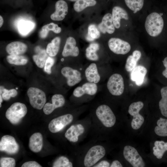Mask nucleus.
Listing matches in <instances>:
<instances>
[{"label": "nucleus", "instance_id": "38", "mask_svg": "<svg viewBox=\"0 0 167 167\" xmlns=\"http://www.w3.org/2000/svg\"><path fill=\"white\" fill-rule=\"evenodd\" d=\"M15 166V161L13 158L4 157L0 158V167H14Z\"/></svg>", "mask_w": 167, "mask_h": 167}, {"label": "nucleus", "instance_id": "17", "mask_svg": "<svg viewBox=\"0 0 167 167\" xmlns=\"http://www.w3.org/2000/svg\"><path fill=\"white\" fill-rule=\"evenodd\" d=\"M79 49L76 46L75 40L72 37H68L66 40L62 53V56L64 57H76L79 55Z\"/></svg>", "mask_w": 167, "mask_h": 167}, {"label": "nucleus", "instance_id": "6", "mask_svg": "<svg viewBox=\"0 0 167 167\" xmlns=\"http://www.w3.org/2000/svg\"><path fill=\"white\" fill-rule=\"evenodd\" d=\"M27 93L30 103L33 108L40 110L44 107L46 102L44 92L37 88L31 87L28 89Z\"/></svg>", "mask_w": 167, "mask_h": 167}, {"label": "nucleus", "instance_id": "7", "mask_svg": "<svg viewBox=\"0 0 167 167\" xmlns=\"http://www.w3.org/2000/svg\"><path fill=\"white\" fill-rule=\"evenodd\" d=\"M143 105L142 102L139 101L132 103L129 107L128 113L133 117L131 122V126L133 129L137 130L139 129L144 122V118L139 113Z\"/></svg>", "mask_w": 167, "mask_h": 167}, {"label": "nucleus", "instance_id": "2", "mask_svg": "<svg viewBox=\"0 0 167 167\" xmlns=\"http://www.w3.org/2000/svg\"><path fill=\"white\" fill-rule=\"evenodd\" d=\"M95 113L96 117L105 126L111 127L115 124L116 117L109 106L105 104L99 105Z\"/></svg>", "mask_w": 167, "mask_h": 167}, {"label": "nucleus", "instance_id": "5", "mask_svg": "<svg viewBox=\"0 0 167 167\" xmlns=\"http://www.w3.org/2000/svg\"><path fill=\"white\" fill-rule=\"evenodd\" d=\"M107 88L112 95L119 96L122 94L124 89V80L122 76L118 73H114L109 78Z\"/></svg>", "mask_w": 167, "mask_h": 167}, {"label": "nucleus", "instance_id": "46", "mask_svg": "<svg viewBox=\"0 0 167 167\" xmlns=\"http://www.w3.org/2000/svg\"><path fill=\"white\" fill-rule=\"evenodd\" d=\"M4 20L3 18L1 15H0V27L1 28L3 24Z\"/></svg>", "mask_w": 167, "mask_h": 167}, {"label": "nucleus", "instance_id": "13", "mask_svg": "<svg viewBox=\"0 0 167 167\" xmlns=\"http://www.w3.org/2000/svg\"><path fill=\"white\" fill-rule=\"evenodd\" d=\"M98 90L97 84L87 81L76 87L74 89L73 94L76 98H80L85 95L93 96L96 94Z\"/></svg>", "mask_w": 167, "mask_h": 167}, {"label": "nucleus", "instance_id": "1", "mask_svg": "<svg viewBox=\"0 0 167 167\" xmlns=\"http://www.w3.org/2000/svg\"><path fill=\"white\" fill-rule=\"evenodd\" d=\"M164 25L162 17L156 12H153L149 14L145 23V28L147 33L153 37L157 36L161 34Z\"/></svg>", "mask_w": 167, "mask_h": 167}, {"label": "nucleus", "instance_id": "15", "mask_svg": "<svg viewBox=\"0 0 167 167\" xmlns=\"http://www.w3.org/2000/svg\"><path fill=\"white\" fill-rule=\"evenodd\" d=\"M52 103H47L44 105L43 111L44 113L49 115L56 109L63 106L65 104V100L63 96L61 94H55L52 97Z\"/></svg>", "mask_w": 167, "mask_h": 167}, {"label": "nucleus", "instance_id": "43", "mask_svg": "<svg viewBox=\"0 0 167 167\" xmlns=\"http://www.w3.org/2000/svg\"><path fill=\"white\" fill-rule=\"evenodd\" d=\"M132 55L138 61L141 58V53L139 50H135L133 52Z\"/></svg>", "mask_w": 167, "mask_h": 167}, {"label": "nucleus", "instance_id": "8", "mask_svg": "<svg viewBox=\"0 0 167 167\" xmlns=\"http://www.w3.org/2000/svg\"><path fill=\"white\" fill-rule=\"evenodd\" d=\"M123 155L125 159L134 167H144L145 164L142 158L134 147L126 145L124 147Z\"/></svg>", "mask_w": 167, "mask_h": 167}, {"label": "nucleus", "instance_id": "24", "mask_svg": "<svg viewBox=\"0 0 167 167\" xmlns=\"http://www.w3.org/2000/svg\"><path fill=\"white\" fill-rule=\"evenodd\" d=\"M99 44L96 43L90 44L85 50V56L86 58L91 61H97L99 57L97 52L99 49Z\"/></svg>", "mask_w": 167, "mask_h": 167}, {"label": "nucleus", "instance_id": "23", "mask_svg": "<svg viewBox=\"0 0 167 167\" xmlns=\"http://www.w3.org/2000/svg\"><path fill=\"white\" fill-rule=\"evenodd\" d=\"M43 143L42 134L39 132L35 133L33 134L29 138V147L32 152L37 153L41 150Z\"/></svg>", "mask_w": 167, "mask_h": 167}, {"label": "nucleus", "instance_id": "20", "mask_svg": "<svg viewBox=\"0 0 167 167\" xmlns=\"http://www.w3.org/2000/svg\"><path fill=\"white\" fill-rule=\"evenodd\" d=\"M98 28L103 33L107 32L109 34H112L114 32L115 28L113 22L111 14L107 13L104 16L101 22L98 25Z\"/></svg>", "mask_w": 167, "mask_h": 167}, {"label": "nucleus", "instance_id": "44", "mask_svg": "<svg viewBox=\"0 0 167 167\" xmlns=\"http://www.w3.org/2000/svg\"><path fill=\"white\" fill-rule=\"evenodd\" d=\"M163 65L165 68L162 73V75L167 78V57L165 58L163 61Z\"/></svg>", "mask_w": 167, "mask_h": 167}, {"label": "nucleus", "instance_id": "28", "mask_svg": "<svg viewBox=\"0 0 167 167\" xmlns=\"http://www.w3.org/2000/svg\"><path fill=\"white\" fill-rule=\"evenodd\" d=\"M154 144V146L153 148V154L157 158L161 159L165 152L167 151V142L156 141Z\"/></svg>", "mask_w": 167, "mask_h": 167}, {"label": "nucleus", "instance_id": "11", "mask_svg": "<svg viewBox=\"0 0 167 167\" xmlns=\"http://www.w3.org/2000/svg\"><path fill=\"white\" fill-rule=\"evenodd\" d=\"M108 44L110 50L117 54H125L131 49V46L128 42L119 38H110Z\"/></svg>", "mask_w": 167, "mask_h": 167}, {"label": "nucleus", "instance_id": "32", "mask_svg": "<svg viewBox=\"0 0 167 167\" xmlns=\"http://www.w3.org/2000/svg\"><path fill=\"white\" fill-rule=\"evenodd\" d=\"M161 99L159 103L162 114L167 118V87L162 88L161 90Z\"/></svg>", "mask_w": 167, "mask_h": 167}, {"label": "nucleus", "instance_id": "12", "mask_svg": "<svg viewBox=\"0 0 167 167\" xmlns=\"http://www.w3.org/2000/svg\"><path fill=\"white\" fill-rule=\"evenodd\" d=\"M19 146L15 138L10 135L3 136L0 141V150L10 154L17 153Z\"/></svg>", "mask_w": 167, "mask_h": 167}, {"label": "nucleus", "instance_id": "18", "mask_svg": "<svg viewBox=\"0 0 167 167\" xmlns=\"http://www.w3.org/2000/svg\"><path fill=\"white\" fill-rule=\"evenodd\" d=\"M85 131L84 126L81 124H77L71 126L66 131L65 136L71 142H77L79 136L83 134Z\"/></svg>", "mask_w": 167, "mask_h": 167}, {"label": "nucleus", "instance_id": "41", "mask_svg": "<svg viewBox=\"0 0 167 167\" xmlns=\"http://www.w3.org/2000/svg\"><path fill=\"white\" fill-rule=\"evenodd\" d=\"M42 166L35 161H29L24 163L21 167H41Z\"/></svg>", "mask_w": 167, "mask_h": 167}, {"label": "nucleus", "instance_id": "22", "mask_svg": "<svg viewBox=\"0 0 167 167\" xmlns=\"http://www.w3.org/2000/svg\"><path fill=\"white\" fill-rule=\"evenodd\" d=\"M147 72L146 68L144 66L140 65L136 66L131 71V79L135 82L136 85L140 86L143 83Z\"/></svg>", "mask_w": 167, "mask_h": 167}, {"label": "nucleus", "instance_id": "35", "mask_svg": "<svg viewBox=\"0 0 167 167\" xmlns=\"http://www.w3.org/2000/svg\"><path fill=\"white\" fill-rule=\"evenodd\" d=\"M100 36V32L96 26L94 24L90 25L88 28L86 40L88 41H92L98 39Z\"/></svg>", "mask_w": 167, "mask_h": 167}, {"label": "nucleus", "instance_id": "10", "mask_svg": "<svg viewBox=\"0 0 167 167\" xmlns=\"http://www.w3.org/2000/svg\"><path fill=\"white\" fill-rule=\"evenodd\" d=\"M61 73L66 79L67 84L69 87L74 86L82 80V73L77 69L69 66H65L61 69Z\"/></svg>", "mask_w": 167, "mask_h": 167}, {"label": "nucleus", "instance_id": "25", "mask_svg": "<svg viewBox=\"0 0 167 167\" xmlns=\"http://www.w3.org/2000/svg\"><path fill=\"white\" fill-rule=\"evenodd\" d=\"M61 41L60 37H56L47 45L46 51L49 56L53 57L57 54L59 49Z\"/></svg>", "mask_w": 167, "mask_h": 167}, {"label": "nucleus", "instance_id": "40", "mask_svg": "<svg viewBox=\"0 0 167 167\" xmlns=\"http://www.w3.org/2000/svg\"><path fill=\"white\" fill-rule=\"evenodd\" d=\"M55 60L52 57L49 56L46 59L45 65L44 70L45 72L48 74L51 73V69L54 65Z\"/></svg>", "mask_w": 167, "mask_h": 167}, {"label": "nucleus", "instance_id": "47", "mask_svg": "<svg viewBox=\"0 0 167 167\" xmlns=\"http://www.w3.org/2000/svg\"><path fill=\"white\" fill-rule=\"evenodd\" d=\"M2 96H1V94L0 95V107H1V103L2 101Z\"/></svg>", "mask_w": 167, "mask_h": 167}, {"label": "nucleus", "instance_id": "9", "mask_svg": "<svg viewBox=\"0 0 167 167\" xmlns=\"http://www.w3.org/2000/svg\"><path fill=\"white\" fill-rule=\"evenodd\" d=\"M73 119V115L70 113L65 114L54 118L51 121L49 124V129L53 133H57L71 123Z\"/></svg>", "mask_w": 167, "mask_h": 167}, {"label": "nucleus", "instance_id": "48", "mask_svg": "<svg viewBox=\"0 0 167 167\" xmlns=\"http://www.w3.org/2000/svg\"><path fill=\"white\" fill-rule=\"evenodd\" d=\"M68 0L71 1H72V2H76L78 0Z\"/></svg>", "mask_w": 167, "mask_h": 167}, {"label": "nucleus", "instance_id": "42", "mask_svg": "<svg viewBox=\"0 0 167 167\" xmlns=\"http://www.w3.org/2000/svg\"><path fill=\"white\" fill-rule=\"evenodd\" d=\"M110 163L106 161H102L94 165V167H110Z\"/></svg>", "mask_w": 167, "mask_h": 167}, {"label": "nucleus", "instance_id": "33", "mask_svg": "<svg viewBox=\"0 0 167 167\" xmlns=\"http://www.w3.org/2000/svg\"><path fill=\"white\" fill-rule=\"evenodd\" d=\"M6 59L9 63L17 65H25L28 61L26 57L20 55H9L7 56Z\"/></svg>", "mask_w": 167, "mask_h": 167}, {"label": "nucleus", "instance_id": "26", "mask_svg": "<svg viewBox=\"0 0 167 167\" xmlns=\"http://www.w3.org/2000/svg\"><path fill=\"white\" fill-rule=\"evenodd\" d=\"M61 28L54 23H51L43 26L39 33L40 37L45 39L47 36L49 31H52L55 33H59L61 31Z\"/></svg>", "mask_w": 167, "mask_h": 167}, {"label": "nucleus", "instance_id": "16", "mask_svg": "<svg viewBox=\"0 0 167 167\" xmlns=\"http://www.w3.org/2000/svg\"><path fill=\"white\" fill-rule=\"evenodd\" d=\"M55 9L54 12L50 15L51 19L57 21L63 20L68 11V6L67 3L64 0H59L55 4Z\"/></svg>", "mask_w": 167, "mask_h": 167}, {"label": "nucleus", "instance_id": "36", "mask_svg": "<svg viewBox=\"0 0 167 167\" xmlns=\"http://www.w3.org/2000/svg\"><path fill=\"white\" fill-rule=\"evenodd\" d=\"M72 163L69 161L67 157L64 156H61L54 162L53 167H72Z\"/></svg>", "mask_w": 167, "mask_h": 167}, {"label": "nucleus", "instance_id": "19", "mask_svg": "<svg viewBox=\"0 0 167 167\" xmlns=\"http://www.w3.org/2000/svg\"><path fill=\"white\" fill-rule=\"evenodd\" d=\"M111 14L113 24L115 28L117 29L120 27L122 19L128 20L129 19L128 14L126 11L119 6H116L113 8Z\"/></svg>", "mask_w": 167, "mask_h": 167}, {"label": "nucleus", "instance_id": "29", "mask_svg": "<svg viewBox=\"0 0 167 167\" xmlns=\"http://www.w3.org/2000/svg\"><path fill=\"white\" fill-rule=\"evenodd\" d=\"M35 24L30 21L22 20L18 24V28L19 33L22 36H26L34 28Z\"/></svg>", "mask_w": 167, "mask_h": 167}, {"label": "nucleus", "instance_id": "4", "mask_svg": "<svg viewBox=\"0 0 167 167\" xmlns=\"http://www.w3.org/2000/svg\"><path fill=\"white\" fill-rule=\"evenodd\" d=\"M105 148L101 145L92 147L87 152L84 158V164L86 167H90L95 165L105 156Z\"/></svg>", "mask_w": 167, "mask_h": 167}, {"label": "nucleus", "instance_id": "31", "mask_svg": "<svg viewBox=\"0 0 167 167\" xmlns=\"http://www.w3.org/2000/svg\"><path fill=\"white\" fill-rule=\"evenodd\" d=\"M95 0H78L75 2L73 5L74 10L77 12H80L88 7L96 5Z\"/></svg>", "mask_w": 167, "mask_h": 167}, {"label": "nucleus", "instance_id": "45", "mask_svg": "<svg viewBox=\"0 0 167 167\" xmlns=\"http://www.w3.org/2000/svg\"><path fill=\"white\" fill-rule=\"evenodd\" d=\"M110 167H122L121 163L118 160H115L112 162L110 165Z\"/></svg>", "mask_w": 167, "mask_h": 167}, {"label": "nucleus", "instance_id": "30", "mask_svg": "<svg viewBox=\"0 0 167 167\" xmlns=\"http://www.w3.org/2000/svg\"><path fill=\"white\" fill-rule=\"evenodd\" d=\"M157 124L154 129L155 133L161 136H167V119L160 118L157 122Z\"/></svg>", "mask_w": 167, "mask_h": 167}, {"label": "nucleus", "instance_id": "3", "mask_svg": "<svg viewBox=\"0 0 167 167\" xmlns=\"http://www.w3.org/2000/svg\"><path fill=\"white\" fill-rule=\"evenodd\" d=\"M27 112L25 105L20 102L13 104L6 111V117L11 123L16 124L26 115Z\"/></svg>", "mask_w": 167, "mask_h": 167}, {"label": "nucleus", "instance_id": "14", "mask_svg": "<svg viewBox=\"0 0 167 167\" xmlns=\"http://www.w3.org/2000/svg\"><path fill=\"white\" fill-rule=\"evenodd\" d=\"M84 74L87 82L97 84L101 80V76L98 66L94 62L91 63L86 67Z\"/></svg>", "mask_w": 167, "mask_h": 167}, {"label": "nucleus", "instance_id": "39", "mask_svg": "<svg viewBox=\"0 0 167 167\" xmlns=\"http://www.w3.org/2000/svg\"><path fill=\"white\" fill-rule=\"evenodd\" d=\"M18 94L17 91L15 89H12L8 90L4 88L3 90L2 97L3 99L5 101L9 100L11 97H15Z\"/></svg>", "mask_w": 167, "mask_h": 167}, {"label": "nucleus", "instance_id": "34", "mask_svg": "<svg viewBox=\"0 0 167 167\" xmlns=\"http://www.w3.org/2000/svg\"><path fill=\"white\" fill-rule=\"evenodd\" d=\"M125 2L128 8L134 13L140 10L144 4V0H125Z\"/></svg>", "mask_w": 167, "mask_h": 167}, {"label": "nucleus", "instance_id": "37", "mask_svg": "<svg viewBox=\"0 0 167 167\" xmlns=\"http://www.w3.org/2000/svg\"><path fill=\"white\" fill-rule=\"evenodd\" d=\"M138 61L132 55H129L126 59L125 65L126 70L128 72H131L136 66Z\"/></svg>", "mask_w": 167, "mask_h": 167}, {"label": "nucleus", "instance_id": "27", "mask_svg": "<svg viewBox=\"0 0 167 167\" xmlns=\"http://www.w3.org/2000/svg\"><path fill=\"white\" fill-rule=\"evenodd\" d=\"M36 51L38 52L36 54L32 57L36 65L39 67L43 68L48 57V54L45 49H41L39 47L36 49Z\"/></svg>", "mask_w": 167, "mask_h": 167}, {"label": "nucleus", "instance_id": "21", "mask_svg": "<svg viewBox=\"0 0 167 167\" xmlns=\"http://www.w3.org/2000/svg\"><path fill=\"white\" fill-rule=\"evenodd\" d=\"M27 45L21 41H15L8 44L6 47L7 53L10 55H20L25 53L27 49Z\"/></svg>", "mask_w": 167, "mask_h": 167}]
</instances>
